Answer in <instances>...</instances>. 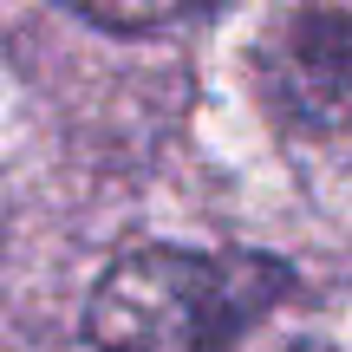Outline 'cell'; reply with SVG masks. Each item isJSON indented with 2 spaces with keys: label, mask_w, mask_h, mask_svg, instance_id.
<instances>
[{
  "label": "cell",
  "mask_w": 352,
  "mask_h": 352,
  "mask_svg": "<svg viewBox=\"0 0 352 352\" xmlns=\"http://www.w3.org/2000/svg\"><path fill=\"white\" fill-rule=\"evenodd\" d=\"M280 352H327L320 340H294V346H280Z\"/></svg>",
  "instance_id": "cell-4"
},
{
  "label": "cell",
  "mask_w": 352,
  "mask_h": 352,
  "mask_svg": "<svg viewBox=\"0 0 352 352\" xmlns=\"http://www.w3.org/2000/svg\"><path fill=\"white\" fill-rule=\"evenodd\" d=\"M65 7L85 13V20H98V26H118V33H157V26L209 13L215 0H65Z\"/></svg>",
  "instance_id": "cell-3"
},
{
  "label": "cell",
  "mask_w": 352,
  "mask_h": 352,
  "mask_svg": "<svg viewBox=\"0 0 352 352\" xmlns=\"http://www.w3.org/2000/svg\"><path fill=\"white\" fill-rule=\"evenodd\" d=\"M287 294L294 267L274 254L138 248L98 280L85 340L91 352H228Z\"/></svg>",
  "instance_id": "cell-1"
},
{
  "label": "cell",
  "mask_w": 352,
  "mask_h": 352,
  "mask_svg": "<svg viewBox=\"0 0 352 352\" xmlns=\"http://www.w3.org/2000/svg\"><path fill=\"white\" fill-rule=\"evenodd\" d=\"M254 65L287 124L352 131V0H280Z\"/></svg>",
  "instance_id": "cell-2"
}]
</instances>
